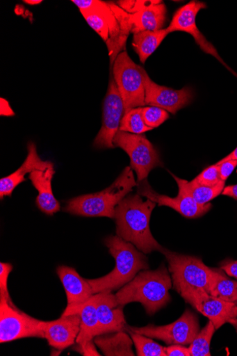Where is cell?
<instances>
[{"label": "cell", "instance_id": "cell-1", "mask_svg": "<svg viewBox=\"0 0 237 356\" xmlns=\"http://www.w3.org/2000/svg\"><path fill=\"white\" fill-rule=\"evenodd\" d=\"M156 204L144 201L140 194L127 195L115 209L117 235L145 254L163 252L150 231L149 221Z\"/></svg>", "mask_w": 237, "mask_h": 356}, {"label": "cell", "instance_id": "cell-2", "mask_svg": "<svg viewBox=\"0 0 237 356\" xmlns=\"http://www.w3.org/2000/svg\"><path fill=\"white\" fill-rule=\"evenodd\" d=\"M172 280L165 265L156 270H142L122 286L115 295L122 307L131 302L142 305L148 315H154L171 301L169 290Z\"/></svg>", "mask_w": 237, "mask_h": 356}, {"label": "cell", "instance_id": "cell-3", "mask_svg": "<svg viewBox=\"0 0 237 356\" xmlns=\"http://www.w3.org/2000/svg\"><path fill=\"white\" fill-rule=\"evenodd\" d=\"M105 244L115 258L116 264L114 270L107 275L88 280L95 294L121 289L140 272L149 268L145 254L120 237L110 236L105 240Z\"/></svg>", "mask_w": 237, "mask_h": 356}, {"label": "cell", "instance_id": "cell-4", "mask_svg": "<svg viewBox=\"0 0 237 356\" xmlns=\"http://www.w3.org/2000/svg\"><path fill=\"white\" fill-rule=\"evenodd\" d=\"M137 185L132 169L127 167L111 186L67 201L63 211L76 216L115 219L117 206Z\"/></svg>", "mask_w": 237, "mask_h": 356}, {"label": "cell", "instance_id": "cell-5", "mask_svg": "<svg viewBox=\"0 0 237 356\" xmlns=\"http://www.w3.org/2000/svg\"><path fill=\"white\" fill-rule=\"evenodd\" d=\"M144 71L126 51L121 52L114 62L113 79L122 97L125 113L146 106Z\"/></svg>", "mask_w": 237, "mask_h": 356}, {"label": "cell", "instance_id": "cell-6", "mask_svg": "<svg viewBox=\"0 0 237 356\" xmlns=\"http://www.w3.org/2000/svg\"><path fill=\"white\" fill-rule=\"evenodd\" d=\"M161 253L167 259L174 288L179 294L187 288L202 289L208 293L213 269L208 267L199 257L165 248Z\"/></svg>", "mask_w": 237, "mask_h": 356}, {"label": "cell", "instance_id": "cell-7", "mask_svg": "<svg viewBox=\"0 0 237 356\" xmlns=\"http://www.w3.org/2000/svg\"><path fill=\"white\" fill-rule=\"evenodd\" d=\"M113 144L129 156L131 168L137 173L138 181L147 179L150 172L163 164L159 154L145 135H135L119 131Z\"/></svg>", "mask_w": 237, "mask_h": 356}, {"label": "cell", "instance_id": "cell-8", "mask_svg": "<svg viewBox=\"0 0 237 356\" xmlns=\"http://www.w3.org/2000/svg\"><path fill=\"white\" fill-rule=\"evenodd\" d=\"M25 338L44 339L42 321L33 318L0 298V343Z\"/></svg>", "mask_w": 237, "mask_h": 356}, {"label": "cell", "instance_id": "cell-9", "mask_svg": "<svg viewBox=\"0 0 237 356\" xmlns=\"http://www.w3.org/2000/svg\"><path fill=\"white\" fill-rule=\"evenodd\" d=\"M126 331L156 339L167 345L190 346L199 332L197 316L187 309L183 315L170 325L165 326L148 325L145 327L126 326Z\"/></svg>", "mask_w": 237, "mask_h": 356}, {"label": "cell", "instance_id": "cell-10", "mask_svg": "<svg viewBox=\"0 0 237 356\" xmlns=\"http://www.w3.org/2000/svg\"><path fill=\"white\" fill-rule=\"evenodd\" d=\"M180 295L186 302L208 317L216 330L227 323L236 325L237 303L215 298L202 289L187 288Z\"/></svg>", "mask_w": 237, "mask_h": 356}, {"label": "cell", "instance_id": "cell-11", "mask_svg": "<svg viewBox=\"0 0 237 356\" xmlns=\"http://www.w3.org/2000/svg\"><path fill=\"white\" fill-rule=\"evenodd\" d=\"M125 113L124 103L114 79L111 78L104 104L103 125L94 141L99 149L114 148V138L120 131Z\"/></svg>", "mask_w": 237, "mask_h": 356}, {"label": "cell", "instance_id": "cell-12", "mask_svg": "<svg viewBox=\"0 0 237 356\" xmlns=\"http://www.w3.org/2000/svg\"><path fill=\"white\" fill-rule=\"evenodd\" d=\"M178 186L179 188L178 196L172 198L156 192L145 179L140 182L138 193L159 207H170L188 218L201 217L211 209V204L206 205L197 204L181 184H178Z\"/></svg>", "mask_w": 237, "mask_h": 356}, {"label": "cell", "instance_id": "cell-13", "mask_svg": "<svg viewBox=\"0 0 237 356\" xmlns=\"http://www.w3.org/2000/svg\"><path fill=\"white\" fill-rule=\"evenodd\" d=\"M144 83L146 105L162 108L172 114H176L189 105L193 98V93L190 88L174 90L160 86L151 79L145 70Z\"/></svg>", "mask_w": 237, "mask_h": 356}, {"label": "cell", "instance_id": "cell-14", "mask_svg": "<svg viewBox=\"0 0 237 356\" xmlns=\"http://www.w3.org/2000/svg\"><path fill=\"white\" fill-rule=\"evenodd\" d=\"M206 8L204 3L190 1L174 13L170 25L166 29L169 34L174 31H183L190 34L203 51L214 56L226 66L215 47L201 33L196 25L198 13Z\"/></svg>", "mask_w": 237, "mask_h": 356}, {"label": "cell", "instance_id": "cell-15", "mask_svg": "<svg viewBox=\"0 0 237 356\" xmlns=\"http://www.w3.org/2000/svg\"><path fill=\"white\" fill-rule=\"evenodd\" d=\"M42 330L49 345L63 350L76 341L81 331V317L78 314L62 315L56 320L42 321Z\"/></svg>", "mask_w": 237, "mask_h": 356}, {"label": "cell", "instance_id": "cell-16", "mask_svg": "<svg viewBox=\"0 0 237 356\" xmlns=\"http://www.w3.org/2000/svg\"><path fill=\"white\" fill-rule=\"evenodd\" d=\"M123 307L111 292L100 293L97 308L98 325L96 337L125 332L127 325Z\"/></svg>", "mask_w": 237, "mask_h": 356}, {"label": "cell", "instance_id": "cell-17", "mask_svg": "<svg viewBox=\"0 0 237 356\" xmlns=\"http://www.w3.org/2000/svg\"><path fill=\"white\" fill-rule=\"evenodd\" d=\"M54 166L49 161H43L38 155L36 145L28 144V155L23 165L12 175L0 179V198L11 197L13 191L26 181L25 175L35 170H46Z\"/></svg>", "mask_w": 237, "mask_h": 356}, {"label": "cell", "instance_id": "cell-18", "mask_svg": "<svg viewBox=\"0 0 237 356\" xmlns=\"http://www.w3.org/2000/svg\"><path fill=\"white\" fill-rule=\"evenodd\" d=\"M100 293L95 294L83 303L67 305L62 315L78 314L81 317V331L76 339L78 344L91 341L97 330V308Z\"/></svg>", "mask_w": 237, "mask_h": 356}, {"label": "cell", "instance_id": "cell-19", "mask_svg": "<svg viewBox=\"0 0 237 356\" xmlns=\"http://www.w3.org/2000/svg\"><path fill=\"white\" fill-rule=\"evenodd\" d=\"M65 289L67 305L83 303L95 295L88 280L70 267L61 266L56 270Z\"/></svg>", "mask_w": 237, "mask_h": 356}, {"label": "cell", "instance_id": "cell-20", "mask_svg": "<svg viewBox=\"0 0 237 356\" xmlns=\"http://www.w3.org/2000/svg\"><path fill=\"white\" fill-rule=\"evenodd\" d=\"M55 175L54 167L46 170H35L30 173L29 179L38 191L36 200L38 207L47 215L52 216L60 209V205L54 197L51 181Z\"/></svg>", "mask_w": 237, "mask_h": 356}, {"label": "cell", "instance_id": "cell-21", "mask_svg": "<svg viewBox=\"0 0 237 356\" xmlns=\"http://www.w3.org/2000/svg\"><path fill=\"white\" fill-rule=\"evenodd\" d=\"M166 14V7L161 1L131 15L132 33L134 35L141 31H156L163 29Z\"/></svg>", "mask_w": 237, "mask_h": 356}, {"label": "cell", "instance_id": "cell-22", "mask_svg": "<svg viewBox=\"0 0 237 356\" xmlns=\"http://www.w3.org/2000/svg\"><path fill=\"white\" fill-rule=\"evenodd\" d=\"M95 344L107 356H133V341L124 332L97 336Z\"/></svg>", "mask_w": 237, "mask_h": 356}, {"label": "cell", "instance_id": "cell-23", "mask_svg": "<svg viewBox=\"0 0 237 356\" xmlns=\"http://www.w3.org/2000/svg\"><path fill=\"white\" fill-rule=\"evenodd\" d=\"M168 34L167 29H163L156 31H141L133 35L132 46L142 63L155 52Z\"/></svg>", "mask_w": 237, "mask_h": 356}, {"label": "cell", "instance_id": "cell-24", "mask_svg": "<svg viewBox=\"0 0 237 356\" xmlns=\"http://www.w3.org/2000/svg\"><path fill=\"white\" fill-rule=\"evenodd\" d=\"M208 293L215 298L237 303V281L231 280L220 271L213 270Z\"/></svg>", "mask_w": 237, "mask_h": 356}, {"label": "cell", "instance_id": "cell-25", "mask_svg": "<svg viewBox=\"0 0 237 356\" xmlns=\"http://www.w3.org/2000/svg\"><path fill=\"white\" fill-rule=\"evenodd\" d=\"M177 184H181L190 197L199 204L206 205L221 194L224 188L225 181H221L213 186H202L194 182L180 179L172 174Z\"/></svg>", "mask_w": 237, "mask_h": 356}, {"label": "cell", "instance_id": "cell-26", "mask_svg": "<svg viewBox=\"0 0 237 356\" xmlns=\"http://www.w3.org/2000/svg\"><path fill=\"white\" fill-rule=\"evenodd\" d=\"M215 331L213 322L210 321L189 346L190 356H211V343Z\"/></svg>", "mask_w": 237, "mask_h": 356}, {"label": "cell", "instance_id": "cell-27", "mask_svg": "<svg viewBox=\"0 0 237 356\" xmlns=\"http://www.w3.org/2000/svg\"><path fill=\"white\" fill-rule=\"evenodd\" d=\"M153 129L148 127L142 118L141 108H133L126 112L121 120L120 131L135 134L142 135Z\"/></svg>", "mask_w": 237, "mask_h": 356}, {"label": "cell", "instance_id": "cell-28", "mask_svg": "<svg viewBox=\"0 0 237 356\" xmlns=\"http://www.w3.org/2000/svg\"><path fill=\"white\" fill-rule=\"evenodd\" d=\"M130 335L139 356H166L165 347L154 341L152 338L126 331Z\"/></svg>", "mask_w": 237, "mask_h": 356}, {"label": "cell", "instance_id": "cell-29", "mask_svg": "<svg viewBox=\"0 0 237 356\" xmlns=\"http://www.w3.org/2000/svg\"><path fill=\"white\" fill-rule=\"evenodd\" d=\"M109 6L115 14L120 28V37L118 46V52L125 51L127 38L132 30L131 15L123 10L117 4L109 3Z\"/></svg>", "mask_w": 237, "mask_h": 356}, {"label": "cell", "instance_id": "cell-30", "mask_svg": "<svg viewBox=\"0 0 237 356\" xmlns=\"http://www.w3.org/2000/svg\"><path fill=\"white\" fill-rule=\"evenodd\" d=\"M141 113L145 124L152 129L159 127L169 118L166 111L154 106L141 108Z\"/></svg>", "mask_w": 237, "mask_h": 356}, {"label": "cell", "instance_id": "cell-31", "mask_svg": "<svg viewBox=\"0 0 237 356\" xmlns=\"http://www.w3.org/2000/svg\"><path fill=\"white\" fill-rule=\"evenodd\" d=\"M221 181L219 168L216 164L203 170L192 181L202 186H213Z\"/></svg>", "mask_w": 237, "mask_h": 356}, {"label": "cell", "instance_id": "cell-32", "mask_svg": "<svg viewBox=\"0 0 237 356\" xmlns=\"http://www.w3.org/2000/svg\"><path fill=\"white\" fill-rule=\"evenodd\" d=\"M13 269L10 264H0V298H6L13 307H16L12 301L8 290V279Z\"/></svg>", "mask_w": 237, "mask_h": 356}, {"label": "cell", "instance_id": "cell-33", "mask_svg": "<svg viewBox=\"0 0 237 356\" xmlns=\"http://www.w3.org/2000/svg\"><path fill=\"white\" fill-rule=\"evenodd\" d=\"M161 2L156 1V0H136V1L124 0V1H118L117 5L127 13L133 15Z\"/></svg>", "mask_w": 237, "mask_h": 356}, {"label": "cell", "instance_id": "cell-34", "mask_svg": "<svg viewBox=\"0 0 237 356\" xmlns=\"http://www.w3.org/2000/svg\"><path fill=\"white\" fill-rule=\"evenodd\" d=\"M217 165L219 168L220 179L225 181L237 166V160L220 161Z\"/></svg>", "mask_w": 237, "mask_h": 356}, {"label": "cell", "instance_id": "cell-35", "mask_svg": "<svg viewBox=\"0 0 237 356\" xmlns=\"http://www.w3.org/2000/svg\"><path fill=\"white\" fill-rule=\"evenodd\" d=\"M166 356H190L188 348L186 346L174 344L165 347Z\"/></svg>", "mask_w": 237, "mask_h": 356}, {"label": "cell", "instance_id": "cell-36", "mask_svg": "<svg viewBox=\"0 0 237 356\" xmlns=\"http://www.w3.org/2000/svg\"><path fill=\"white\" fill-rule=\"evenodd\" d=\"M99 0H73L74 3L80 10H88L95 8L99 3Z\"/></svg>", "mask_w": 237, "mask_h": 356}, {"label": "cell", "instance_id": "cell-37", "mask_svg": "<svg viewBox=\"0 0 237 356\" xmlns=\"http://www.w3.org/2000/svg\"><path fill=\"white\" fill-rule=\"evenodd\" d=\"M79 351L83 355H101L96 350L92 341L87 342L84 344H78Z\"/></svg>", "mask_w": 237, "mask_h": 356}, {"label": "cell", "instance_id": "cell-38", "mask_svg": "<svg viewBox=\"0 0 237 356\" xmlns=\"http://www.w3.org/2000/svg\"><path fill=\"white\" fill-rule=\"evenodd\" d=\"M221 269L223 270L230 277L237 279V261H225L222 265Z\"/></svg>", "mask_w": 237, "mask_h": 356}, {"label": "cell", "instance_id": "cell-39", "mask_svg": "<svg viewBox=\"0 0 237 356\" xmlns=\"http://www.w3.org/2000/svg\"><path fill=\"white\" fill-rule=\"evenodd\" d=\"M15 114L13 112L9 102L4 99H1V115L3 116H14Z\"/></svg>", "mask_w": 237, "mask_h": 356}, {"label": "cell", "instance_id": "cell-40", "mask_svg": "<svg viewBox=\"0 0 237 356\" xmlns=\"http://www.w3.org/2000/svg\"><path fill=\"white\" fill-rule=\"evenodd\" d=\"M222 193L224 196H227L237 200V184L224 187Z\"/></svg>", "mask_w": 237, "mask_h": 356}, {"label": "cell", "instance_id": "cell-41", "mask_svg": "<svg viewBox=\"0 0 237 356\" xmlns=\"http://www.w3.org/2000/svg\"><path fill=\"white\" fill-rule=\"evenodd\" d=\"M229 159L237 160V147L231 153L226 156L220 161H224Z\"/></svg>", "mask_w": 237, "mask_h": 356}, {"label": "cell", "instance_id": "cell-42", "mask_svg": "<svg viewBox=\"0 0 237 356\" xmlns=\"http://www.w3.org/2000/svg\"><path fill=\"white\" fill-rule=\"evenodd\" d=\"M24 3L31 6H36L41 4L42 1V0H24Z\"/></svg>", "mask_w": 237, "mask_h": 356}]
</instances>
